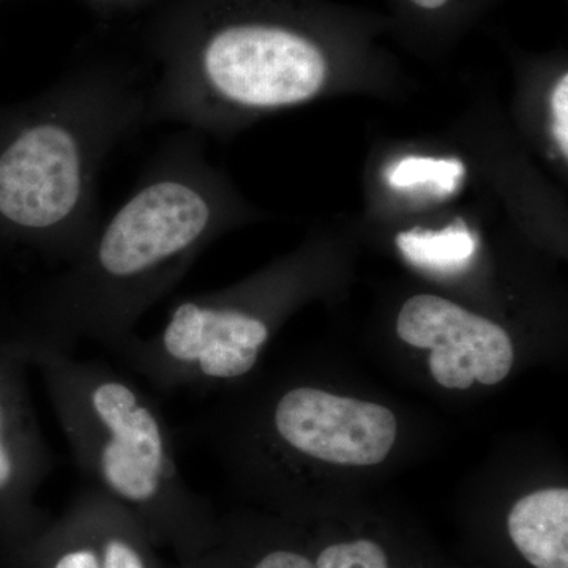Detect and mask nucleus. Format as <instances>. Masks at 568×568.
<instances>
[{
    "label": "nucleus",
    "instance_id": "obj_8",
    "mask_svg": "<svg viewBox=\"0 0 568 568\" xmlns=\"http://www.w3.org/2000/svg\"><path fill=\"white\" fill-rule=\"evenodd\" d=\"M507 536L529 568H568V489L519 497L507 515Z\"/></svg>",
    "mask_w": 568,
    "mask_h": 568
},
{
    "label": "nucleus",
    "instance_id": "obj_5",
    "mask_svg": "<svg viewBox=\"0 0 568 568\" xmlns=\"http://www.w3.org/2000/svg\"><path fill=\"white\" fill-rule=\"evenodd\" d=\"M271 422L287 447L332 465H379L398 435L394 413L386 406L313 387L284 392Z\"/></svg>",
    "mask_w": 568,
    "mask_h": 568
},
{
    "label": "nucleus",
    "instance_id": "obj_11",
    "mask_svg": "<svg viewBox=\"0 0 568 568\" xmlns=\"http://www.w3.org/2000/svg\"><path fill=\"white\" fill-rule=\"evenodd\" d=\"M465 168L458 160L407 156L387 171V182L399 190H428L437 196H448L462 185Z\"/></svg>",
    "mask_w": 568,
    "mask_h": 568
},
{
    "label": "nucleus",
    "instance_id": "obj_13",
    "mask_svg": "<svg viewBox=\"0 0 568 568\" xmlns=\"http://www.w3.org/2000/svg\"><path fill=\"white\" fill-rule=\"evenodd\" d=\"M252 568H316L312 556L298 549L271 548L254 559Z\"/></svg>",
    "mask_w": 568,
    "mask_h": 568
},
{
    "label": "nucleus",
    "instance_id": "obj_12",
    "mask_svg": "<svg viewBox=\"0 0 568 568\" xmlns=\"http://www.w3.org/2000/svg\"><path fill=\"white\" fill-rule=\"evenodd\" d=\"M552 114V134L558 142L560 152L567 156L568 153V77L567 73L559 78L552 89L549 100Z\"/></svg>",
    "mask_w": 568,
    "mask_h": 568
},
{
    "label": "nucleus",
    "instance_id": "obj_4",
    "mask_svg": "<svg viewBox=\"0 0 568 568\" xmlns=\"http://www.w3.org/2000/svg\"><path fill=\"white\" fill-rule=\"evenodd\" d=\"M39 368L71 455L92 487L153 521H181L194 510L170 422L132 377L103 361L26 349Z\"/></svg>",
    "mask_w": 568,
    "mask_h": 568
},
{
    "label": "nucleus",
    "instance_id": "obj_6",
    "mask_svg": "<svg viewBox=\"0 0 568 568\" xmlns=\"http://www.w3.org/2000/svg\"><path fill=\"white\" fill-rule=\"evenodd\" d=\"M396 334L407 345L432 349L429 369L437 384L465 390L474 383L495 386L514 365L507 332L439 295H414L403 305Z\"/></svg>",
    "mask_w": 568,
    "mask_h": 568
},
{
    "label": "nucleus",
    "instance_id": "obj_7",
    "mask_svg": "<svg viewBox=\"0 0 568 568\" xmlns=\"http://www.w3.org/2000/svg\"><path fill=\"white\" fill-rule=\"evenodd\" d=\"M28 364L13 345L0 349V503L28 506L52 458L26 388Z\"/></svg>",
    "mask_w": 568,
    "mask_h": 568
},
{
    "label": "nucleus",
    "instance_id": "obj_9",
    "mask_svg": "<svg viewBox=\"0 0 568 568\" xmlns=\"http://www.w3.org/2000/svg\"><path fill=\"white\" fill-rule=\"evenodd\" d=\"M396 245L410 264L437 274H454L470 264L477 241L465 222L457 220L440 231L416 227L399 233Z\"/></svg>",
    "mask_w": 568,
    "mask_h": 568
},
{
    "label": "nucleus",
    "instance_id": "obj_3",
    "mask_svg": "<svg viewBox=\"0 0 568 568\" xmlns=\"http://www.w3.org/2000/svg\"><path fill=\"white\" fill-rule=\"evenodd\" d=\"M290 11L286 0L182 3L160 33L149 118L205 126L312 100L327 80V50Z\"/></svg>",
    "mask_w": 568,
    "mask_h": 568
},
{
    "label": "nucleus",
    "instance_id": "obj_2",
    "mask_svg": "<svg viewBox=\"0 0 568 568\" xmlns=\"http://www.w3.org/2000/svg\"><path fill=\"white\" fill-rule=\"evenodd\" d=\"M149 118L129 74L85 69L0 110V241L67 264L100 223L99 179L115 145Z\"/></svg>",
    "mask_w": 568,
    "mask_h": 568
},
{
    "label": "nucleus",
    "instance_id": "obj_10",
    "mask_svg": "<svg viewBox=\"0 0 568 568\" xmlns=\"http://www.w3.org/2000/svg\"><path fill=\"white\" fill-rule=\"evenodd\" d=\"M112 497L100 489L99 536L78 540L52 559L51 568H149L141 548L121 532L118 526L108 528Z\"/></svg>",
    "mask_w": 568,
    "mask_h": 568
},
{
    "label": "nucleus",
    "instance_id": "obj_1",
    "mask_svg": "<svg viewBox=\"0 0 568 568\" xmlns=\"http://www.w3.org/2000/svg\"><path fill=\"white\" fill-rule=\"evenodd\" d=\"M216 220L192 152L173 142L78 256L37 291L13 342L63 354L84 343L118 349L182 282Z\"/></svg>",
    "mask_w": 568,
    "mask_h": 568
},
{
    "label": "nucleus",
    "instance_id": "obj_14",
    "mask_svg": "<svg viewBox=\"0 0 568 568\" xmlns=\"http://www.w3.org/2000/svg\"><path fill=\"white\" fill-rule=\"evenodd\" d=\"M413 9L425 14H437L447 11L454 6L455 0H406Z\"/></svg>",
    "mask_w": 568,
    "mask_h": 568
}]
</instances>
